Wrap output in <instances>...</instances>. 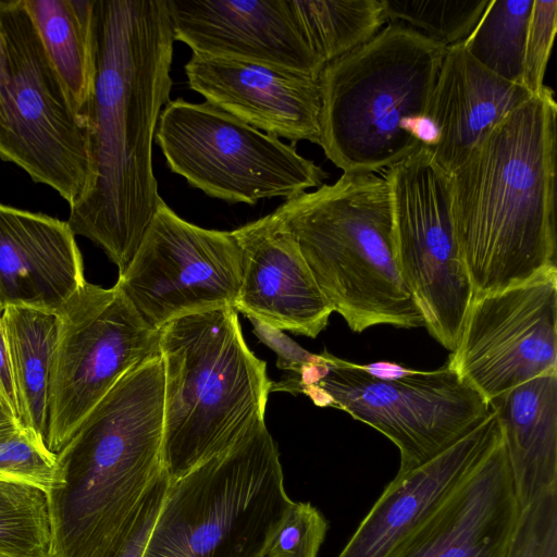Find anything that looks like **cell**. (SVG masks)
<instances>
[{
	"mask_svg": "<svg viewBox=\"0 0 557 557\" xmlns=\"http://www.w3.org/2000/svg\"><path fill=\"white\" fill-rule=\"evenodd\" d=\"M96 76L86 121L90 180L70 207L75 235L124 273L160 202L152 140L172 89L166 0H96Z\"/></svg>",
	"mask_w": 557,
	"mask_h": 557,
	"instance_id": "1",
	"label": "cell"
},
{
	"mask_svg": "<svg viewBox=\"0 0 557 557\" xmlns=\"http://www.w3.org/2000/svg\"><path fill=\"white\" fill-rule=\"evenodd\" d=\"M557 103L544 86L451 173V208L473 296L557 270Z\"/></svg>",
	"mask_w": 557,
	"mask_h": 557,
	"instance_id": "2",
	"label": "cell"
},
{
	"mask_svg": "<svg viewBox=\"0 0 557 557\" xmlns=\"http://www.w3.org/2000/svg\"><path fill=\"white\" fill-rule=\"evenodd\" d=\"M163 395L158 355L124 374L57 454L47 493L57 557H117L152 493L169 479Z\"/></svg>",
	"mask_w": 557,
	"mask_h": 557,
	"instance_id": "3",
	"label": "cell"
},
{
	"mask_svg": "<svg viewBox=\"0 0 557 557\" xmlns=\"http://www.w3.org/2000/svg\"><path fill=\"white\" fill-rule=\"evenodd\" d=\"M273 213L293 235L323 296L352 332L424 326L394 252L384 175L343 173L288 199Z\"/></svg>",
	"mask_w": 557,
	"mask_h": 557,
	"instance_id": "4",
	"label": "cell"
},
{
	"mask_svg": "<svg viewBox=\"0 0 557 557\" xmlns=\"http://www.w3.org/2000/svg\"><path fill=\"white\" fill-rule=\"evenodd\" d=\"M164 371L162 459L170 483L264 423L272 382L226 307L159 330Z\"/></svg>",
	"mask_w": 557,
	"mask_h": 557,
	"instance_id": "5",
	"label": "cell"
},
{
	"mask_svg": "<svg viewBox=\"0 0 557 557\" xmlns=\"http://www.w3.org/2000/svg\"><path fill=\"white\" fill-rule=\"evenodd\" d=\"M446 47L401 23L327 63L319 77L320 146L344 173H385L421 145L410 135L425 114Z\"/></svg>",
	"mask_w": 557,
	"mask_h": 557,
	"instance_id": "6",
	"label": "cell"
},
{
	"mask_svg": "<svg viewBox=\"0 0 557 557\" xmlns=\"http://www.w3.org/2000/svg\"><path fill=\"white\" fill-rule=\"evenodd\" d=\"M318 355L298 373L272 382L270 393L305 394L315 406L341 409L372 426L398 448L397 472L433 458L491 411L490 403L447 363L421 371Z\"/></svg>",
	"mask_w": 557,
	"mask_h": 557,
	"instance_id": "7",
	"label": "cell"
},
{
	"mask_svg": "<svg viewBox=\"0 0 557 557\" xmlns=\"http://www.w3.org/2000/svg\"><path fill=\"white\" fill-rule=\"evenodd\" d=\"M290 500L264 422L170 483L145 557H258Z\"/></svg>",
	"mask_w": 557,
	"mask_h": 557,
	"instance_id": "8",
	"label": "cell"
},
{
	"mask_svg": "<svg viewBox=\"0 0 557 557\" xmlns=\"http://www.w3.org/2000/svg\"><path fill=\"white\" fill-rule=\"evenodd\" d=\"M0 160L73 206L90 180L86 117L75 109L24 0H0Z\"/></svg>",
	"mask_w": 557,
	"mask_h": 557,
	"instance_id": "9",
	"label": "cell"
},
{
	"mask_svg": "<svg viewBox=\"0 0 557 557\" xmlns=\"http://www.w3.org/2000/svg\"><path fill=\"white\" fill-rule=\"evenodd\" d=\"M154 138L170 170L210 197L256 205L288 199L329 177L294 145L209 102L177 98L163 108Z\"/></svg>",
	"mask_w": 557,
	"mask_h": 557,
	"instance_id": "10",
	"label": "cell"
},
{
	"mask_svg": "<svg viewBox=\"0 0 557 557\" xmlns=\"http://www.w3.org/2000/svg\"><path fill=\"white\" fill-rule=\"evenodd\" d=\"M395 259L432 337L455 350L473 297L455 232L449 174L420 146L384 174Z\"/></svg>",
	"mask_w": 557,
	"mask_h": 557,
	"instance_id": "11",
	"label": "cell"
},
{
	"mask_svg": "<svg viewBox=\"0 0 557 557\" xmlns=\"http://www.w3.org/2000/svg\"><path fill=\"white\" fill-rule=\"evenodd\" d=\"M58 314L46 441L55 455L124 374L160 355L159 331L144 322L116 285L86 282Z\"/></svg>",
	"mask_w": 557,
	"mask_h": 557,
	"instance_id": "12",
	"label": "cell"
},
{
	"mask_svg": "<svg viewBox=\"0 0 557 557\" xmlns=\"http://www.w3.org/2000/svg\"><path fill=\"white\" fill-rule=\"evenodd\" d=\"M242 276L243 255L233 231L193 224L162 200L115 285L159 331L184 315L234 308Z\"/></svg>",
	"mask_w": 557,
	"mask_h": 557,
	"instance_id": "13",
	"label": "cell"
},
{
	"mask_svg": "<svg viewBox=\"0 0 557 557\" xmlns=\"http://www.w3.org/2000/svg\"><path fill=\"white\" fill-rule=\"evenodd\" d=\"M446 363L488 403L557 371V270L473 296Z\"/></svg>",
	"mask_w": 557,
	"mask_h": 557,
	"instance_id": "14",
	"label": "cell"
},
{
	"mask_svg": "<svg viewBox=\"0 0 557 557\" xmlns=\"http://www.w3.org/2000/svg\"><path fill=\"white\" fill-rule=\"evenodd\" d=\"M173 38L193 53L287 67L320 76L290 0H166Z\"/></svg>",
	"mask_w": 557,
	"mask_h": 557,
	"instance_id": "15",
	"label": "cell"
},
{
	"mask_svg": "<svg viewBox=\"0 0 557 557\" xmlns=\"http://www.w3.org/2000/svg\"><path fill=\"white\" fill-rule=\"evenodd\" d=\"M503 437L496 412L428 461L397 472L337 557H393Z\"/></svg>",
	"mask_w": 557,
	"mask_h": 557,
	"instance_id": "16",
	"label": "cell"
},
{
	"mask_svg": "<svg viewBox=\"0 0 557 557\" xmlns=\"http://www.w3.org/2000/svg\"><path fill=\"white\" fill-rule=\"evenodd\" d=\"M189 87L246 124L293 143L320 144V76L251 61L193 53Z\"/></svg>",
	"mask_w": 557,
	"mask_h": 557,
	"instance_id": "17",
	"label": "cell"
},
{
	"mask_svg": "<svg viewBox=\"0 0 557 557\" xmlns=\"http://www.w3.org/2000/svg\"><path fill=\"white\" fill-rule=\"evenodd\" d=\"M233 233L243 255L234 309L282 331L315 338L333 309L293 235L273 212Z\"/></svg>",
	"mask_w": 557,
	"mask_h": 557,
	"instance_id": "18",
	"label": "cell"
},
{
	"mask_svg": "<svg viewBox=\"0 0 557 557\" xmlns=\"http://www.w3.org/2000/svg\"><path fill=\"white\" fill-rule=\"evenodd\" d=\"M519 512L502 437L393 557H505Z\"/></svg>",
	"mask_w": 557,
	"mask_h": 557,
	"instance_id": "19",
	"label": "cell"
},
{
	"mask_svg": "<svg viewBox=\"0 0 557 557\" xmlns=\"http://www.w3.org/2000/svg\"><path fill=\"white\" fill-rule=\"evenodd\" d=\"M66 221L0 203V306L53 311L87 282Z\"/></svg>",
	"mask_w": 557,
	"mask_h": 557,
	"instance_id": "20",
	"label": "cell"
},
{
	"mask_svg": "<svg viewBox=\"0 0 557 557\" xmlns=\"http://www.w3.org/2000/svg\"><path fill=\"white\" fill-rule=\"evenodd\" d=\"M532 95L495 75L461 42L446 47L425 114L436 124L435 161L451 174L472 149Z\"/></svg>",
	"mask_w": 557,
	"mask_h": 557,
	"instance_id": "21",
	"label": "cell"
},
{
	"mask_svg": "<svg viewBox=\"0 0 557 557\" xmlns=\"http://www.w3.org/2000/svg\"><path fill=\"white\" fill-rule=\"evenodd\" d=\"M523 506L557 486V371L527 381L490 401Z\"/></svg>",
	"mask_w": 557,
	"mask_h": 557,
	"instance_id": "22",
	"label": "cell"
},
{
	"mask_svg": "<svg viewBox=\"0 0 557 557\" xmlns=\"http://www.w3.org/2000/svg\"><path fill=\"white\" fill-rule=\"evenodd\" d=\"M0 319L18 398L20 423L46 445L59 314L37 307L9 305L2 307Z\"/></svg>",
	"mask_w": 557,
	"mask_h": 557,
	"instance_id": "23",
	"label": "cell"
},
{
	"mask_svg": "<svg viewBox=\"0 0 557 557\" xmlns=\"http://www.w3.org/2000/svg\"><path fill=\"white\" fill-rule=\"evenodd\" d=\"M75 109L86 117L96 76V0H24Z\"/></svg>",
	"mask_w": 557,
	"mask_h": 557,
	"instance_id": "24",
	"label": "cell"
},
{
	"mask_svg": "<svg viewBox=\"0 0 557 557\" xmlns=\"http://www.w3.org/2000/svg\"><path fill=\"white\" fill-rule=\"evenodd\" d=\"M300 30L326 65L363 45L386 23L381 0H290Z\"/></svg>",
	"mask_w": 557,
	"mask_h": 557,
	"instance_id": "25",
	"label": "cell"
},
{
	"mask_svg": "<svg viewBox=\"0 0 557 557\" xmlns=\"http://www.w3.org/2000/svg\"><path fill=\"white\" fill-rule=\"evenodd\" d=\"M532 5L533 0H490L480 21L461 44L488 71L521 84Z\"/></svg>",
	"mask_w": 557,
	"mask_h": 557,
	"instance_id": "26",
	"label": "cell"
},
{
	"mask_svg": "<svg viewBox=\"0 0 557 557\" xmlns=\"http://www.w3.org/2000/svg\"><path fill=\"white\" fill-rule=\"evenodd\" d=\"M50 548L47 493L30 484L0 479V552L28 555Z\"/></svg>",
	"mask_w": 557,
	"mask_h": 557,
	"instance_id": "27",
	"label": "cell"
},
{
	"mask_svg": "<svg viewBox=\"0 0 557 557\" xmlns=\"http://www.w3.org/2000/svg\"><path fill=\"white\" fill-rule=\"evenodd\" d=\"M386 23H401L445 47L473 30L490 0H381Z\"/></svg>",
	"mask_w": 557,
	"mask_h": 557,
	"instance_id": "28",
	"label": "cell"
},
{
	"mask_svg": "<svg viewBox=\"0 0 557 557\" xmlns=\"http://www.w3.org/2000/svg\"><path fill=\"white\" fill-rule=\"evenodd\" d=\"M327 529L310 503L290 500L271 524L258 557H318Z\"/></svg>",
	"mask_w": 557,
	"mask_h": 557,
	"instance_id": "29",
	"label": "cell"
},
{
	"mask_svg": "<svg viewBox=\"0 0 557 557\" xmlns=\"http://www.w3.org/2000/svg\"><path fill=\"white\" fill-rule=\"evenodd\" d=\"M505 557H557V486L520 506Z\"/></svg>",
	"mask_w": 557,
	"mask_h": 557,
	"instance_id": "30",
	"label": "cell"
},
{
	"mask_svg": "<svg viewBox=\"0 0 557 557\" xmlns=\"http://www.w3.org/2000/svg\"><path fill=\"white\" fill-rule=\"evenodd\" d=\"M55 472L57 455L28 430L21 428L0 438V479L30 484L48 493Z\"/></svg>",
	"mask_w": 557,
	"mask_h": 557,
	"instance_id": "31",
	"label": "cell"
},
{
	"mask_svg": "<svg viewBox=\"0 0 557 557\" xmlns=\"http://www.w3.org/2000/svg\"><path fill=\"white\" fill-rule=\"evenodd\" d=\"M557 30V1L533 0L529 20L521 85L531 94H539Z\"/></svg>",
	"mask_w": 557,
	"mask_h": 557,
	"instance_id": "32",
	"label": "cell"
},
{
	"mask_svg": "<svg viewBox=\"0 0 557 557\" xmlns=\"http://www.w3.org/2000/svg\"><path fill=\"white\" fill-rule=\"evenodd\" d=\"M253 334L277 356L276 367L285 372L298 373L305 366L314 362L318 355L304 349L282 330L248 317Z\"/></svg>",
	"mask_w": 557,
	"mask_h": 557,
	"instance_id": "33",
	"label": "cell"
},
{
	"mask_svg": "<svg viewBox=\"0 0 557 557\" xmlns=\"http://www.w3.org/2000/svg\"><path fill=\"white\" fill-rule=\"evenodd\" d=\"M170 480L161 482L152 493L144 513L117 557H145L147 545L165 502Z\"/></svg>",
	"mask_w": 557,
	"mask_h": 557,
	"instance_id": "34",
	"label": "cell"
},
{
	"mask_svg": "<svg viewBox=\"0 0 557 557\" xmlns=\"http://www.w3.org/2000/svg\"><path fill=\"white\" fill-rule=\"evenodd\" d=\"M2 310V309H1ZM0 310V313H1ZM0 398L20 421V405L11 366L10 354L0 319Z\"/></svg>",
	"mask_w": 557,
	"mask_h": 557,
	"instance_id": "35",
	"label": "cell"
},
{
	"mask_svg": "<svg viewBox=\"0 0 557 557\" xmlns=\"http://www.w3.org/2000/svg\"><path fill=\"white\" fill-rule=\"evenodd\" d=\"M23 428L17 418L0 398V438L13 434Z\"/></svg>",
	"mask_w": 557,
	"mask_h": 557,
	"instance_id": "36",
	"label": "cell"
},
{
	"mask_svg": "<svg viewBox=\"0 0 557 557\" xmlns=\"http://www.w3.org/2000/svg\"><path fill=\"white\" fill-rule=\"evenodd\" d=\"M0 557H57L54 554H52L50 550L46 553H39V554H11V553H3L0 552Z\"/></svg>",
	"mask_w": 557,
	"mask_h": 557,
	"instance_id": "37",
	"label": "cell"
}]
</instances>
